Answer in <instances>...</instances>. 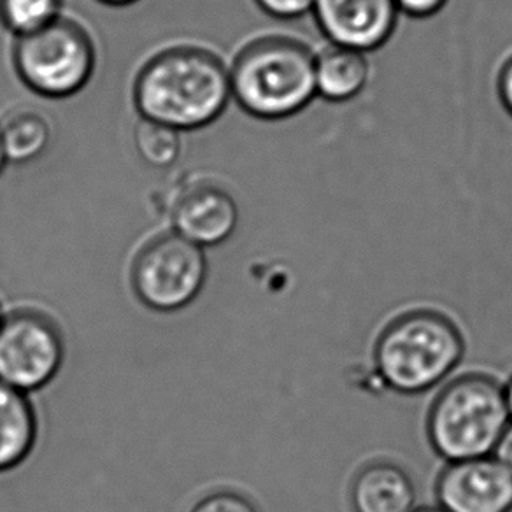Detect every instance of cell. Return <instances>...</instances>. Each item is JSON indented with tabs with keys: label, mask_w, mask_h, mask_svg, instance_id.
Segmentation results:
<instances>
[{
	"label": "cell",
	"mask_w": 512,
	"mask_h": 512,
	"mask_svg": "<svg viewBox=\"0 0 512 512\" xmlns=\"http://www.w3.org/2000/svg\"><path fill=\"white\" fill-rule=\"evenodd\" d=\"M204 249L176 232L157 235L132 264L130 283L137 300L155 313H178L192 306L207 281Z\"/></svg>",
	"instance_id": "cell-6"
},
{
	"label": "cell",
	"mask_w": 512,
	"mask_h": 512,
	"mask_svg": "<svg viewBox=\"0 0 512 512\" xmlns=\"http://www.w3.org/2000/svg\"><path fill=\"white\" fill-rule=\"evenodd\" d=\"M497 92L505 111L512 116V55L500 67L497 79Z\"/></svg>",
	"instance_id": "cell-20"
},
{
	"label": "cell",
	"mask_w": 512,
	"mask_h": 512,
	"mask_svg": "<svg viewBox=\"0 0 512 512\" xmlns=\"http://www.w3.org/2000/svg\"><path fill=\"white\" fill-rule=\"evenodd\" d=\"M39 421L27 393L0 381V474L20 467L36 448Z\"/></svg>",
	"instance_id": "cell-12"
},
{
	"label": "cell",
	"mask_w": 512,
	"mask_h": 512,
	"mask_svg": "<svg viewBox=\"0 0 512 512\" xmlns=\"http://www.w3.org/2000/svg\"><path fill=\"white\" fill-rule=\"evenodd\" d=\"M463 353L462 332L448 316L413 311L392 321L377 337L374 367L388 390L420 395L446 381Z\"/></svg>",
	"instance_id": "cell-3"
},
{
	"label": "cell",
	"mask_w": 512,
	"mask_h": 512,
	"mask_svg": "<svg viewBox=\"0 0 512 512\" xmlns=\"http://www.w3.org/2000/svg\"><path fill=\"white\" fill-rule=\"evenodd\" d=\"M311 13L330 44L363 53L392 39L400 15L395 0H314Z\"/></svg>",
	"instance_id": "cell-9"
},
{
	"label": "cell",
	"mask_w": 512,
	"mask_h": 512,
	"mask_svg": "<svg viewBox=\"0 0 512 512\" xmlns=\"http://www.w3.org/2000/svg\"><path fill=\"white\" fill-rule=\"evenodd\" d=\"M493 458L504 465L505 469L512 474V423L507 425L504 434L497 442V446L493 449Z\"/></svg>",
	"instance_id": "cell-21"
},
{
	"label": "cell",
	"mask_w": 512,
	"mask_h": 512,
	"mask_svg": "<svg viewBox=\"0 0 512 512\" xmlns=\"http://www.w3.org/2000/svg\"><path fill=\"white\" fill-rule=\"evenodd\" d=\"M134 139L137 153L146 164L157 169L171 167L181 153V132L162 123L141 120Z\"/></svg>",
	"instance_id": "cell-16"
},
{
	"label": "cell",
	"mask_w": 512,
	"mask_h": 512,
	"mask_svg": "<svg viewBox=\"0 0 512 512\" xmlns=\"http://www.w3.org/2000/svg\"><path fill=\"white\" fill-rule=\"evenodd\" d=\"M99 2L106 4V6H113V8H125V6L134 4L137 0H99Z\"/></svg>",
	"instance_id": "cell-23"
},
{
	"label": "cell",
	"mask_w": 512,
	"mask_h": 512,
	"mask_svg": "<svg viewBox=\"0 0 512 512\" xmlns=\"http://www.w3.org/2000/svg\"><path fill=\"white\" fill-rule=\"evenodd\" d=\"M509 423L502 384L484 374H465L432 402L428 442L446 463L491 456Z\"/></svg>",
	"instance_id": "cell-4"
},
{
	"label": "cell",
	"mask_w": 512,
	"mask_h": 512,
	"mask_svg": "<svg viewBox=\"0 0 512 512\" xmlns=\"http://www.w3.org/2000/svg\"><path fill=\"white\" fill-rule=\"evenodd\" d=\"M502 392H504L505 409L512 423V377L502 386Z\"/></svg>",
	"instance_id": "cell-22"
},
{
	"label": "cell",
	"mask_w": 512,
	"mask_h": 512,
	"mask_svg": "<svg viewBox=\"0 0 512 512\" xmlns=\"http://www.w3.org/2000/svg\"><path fill=\"white\" fill-rule=\"evenodd\" d=\"M414 512H446L439 505H435V507H416V511Z\"/></svg>",
	"instance_id": "cell-25"
},
{
	"label": "cell",
	"mask_w": 512,
	"mask_h": 512,
	"mask_svg": "<svg viewBox=\"0 0 512 512\" xmlns=\"http://www.w3.org/2000/svg\"><path fill=\"white\" fill-rule=\"evenodd\" d=\"M435 497L446 512H512V474L493 456L446 463Z\"/></svg>",
	"instance_id": "cell-8"
},
{
	"label": "cell",
	"mask_w": 512,
	"mask_h": 512,
	"mask_svg": "<svg viewBox=\"0 0 512 512\" xmlns=\"http://www.w3.org/2000/svg\"><path fill=\"white\" fill-rule=\"evenodd\" d=\"M314 64L316 55L299 39H256L235 57L230 69L232 99L258 120L292 118L318 97Z\"/></svg>",
	"instance_id": "cell-2"
},
{
	"label": "cell",
	"mask_w": 512,
	"mask_h": 512,
	"mask_svg": "<svg viewBox=\"0 0 512 512\" xmlns=\"http://www.w3.org/2000/svg\"><path fill=\"white\" fill-rule=\"evenodd\" d=\"M264 13L278 20H297L313 11L314 0H255Z\"/></svg>",
	"instance_id": "cell-18"
},
{
	"label": "cell",
	"mask_w": 512,
	"mask_h": 512,
	"mask_svg": "<svg viewBox=\"0 0 512 512\" xmlns=\"http://www.w3.org/2000/svg\"><path fill=\"white\" fill-rule=\"evenodd\" d=\"M95 46L86 30L65 18L16 37L13 62L23 85L46 99L81 92L95 71Z\"/></svg>",
	"instance_id": "cell-5"
},
{
	"label": "cell",
	"mask_w": 512,
	"mask_h": 512,
	"mask_svg": "<svg viewBox=\"0 0 512 512\" xmlns=\"http://www.w3.org/2000/svg\"><path fill=\"white\" fill-rule=\"evenodd\" d=\"M4 316H6V314L2 313V307H0V325H2V320H4Z\"/></svg>",
	"instance_id": "cell-26"
},
{
	"label": "cell",
	"mask_w": 512,
	"mask_h": 512,
	"mask_svg": "<svg viewBox=\"0 0 512 512\" xmlns=\"http://www.w3.org/2000/svg\"><path fill=\"white\" fill-rule=\"evenodd\" d=\"M65 360L62 330L48 314L16 309L0 325V381L20 392H39L58 376Z\"/></svg>",
	"instance_id": "cell-7"
},
{
	"label": "cell",
	"mask_w": 512,
	"mask_h": 512,
	"mask_svg": "<svg viewBox=\"0 0 512 512\" xmlns=\"http://www.w3.org/2000/svg\"><path fill=\"white\" fill-rule=\"evenodd\" d=\"M172 232L199 248H214L234 235L239 209L220 186L199 185L186 190L172 207Z\"/></svg>",
	"instance_id": "cell-10"
},
{
	"label": "cell",
	"mask_w": 512,
	"mask_h": 512,
	"mask_svg": "<svg viewBox=\"0 0 512 512\" xmlns=\"http://www.w3.org/2000/svg\"><path fill=\"white\" fill-rule=\"evenodd\" d=\"M316 93L328 102H349L365 90L369 83L370 65L367 53L330 44L316 55L314 64Z\"/></svg>",
	"instance_id": "cell-13"
},
{
	"label": "cell",
	"mask_w": 512,
	"mask_h": 512,
	"mask_svg": "<svg viewBox=\"0 0 512 512\" xmlns=\"http://www.w3.org/2000/svg\"><path fill=\"white\" fill-rule=\"evenodd\" d=\"M355 512H414L416 488L406 470L392 462L365 465L351 484Z\"/></svg>",
	"instance_id": "cell-11"
},
{
	"label": "cell",
	"mask_w": 512,
	"mask_h": 512,
	"mask_svg": "<svg viewBox=\"0 0 512 512\" xmlns=\"http://www.w3.org/2000/svg\"><path fill=\"white\" fill-rule=\"evenodd\" d=\"M8 164V160H6V155H4V148H2V137H0V174L4 171V167Z\"/></svg>",
	"instance_id": "cell-24"
},
{
	"label": "cell",
	"mask_w": 512,
	"mask_h": 512,
	"mask_svg": "<svg viewBox=\"0 0 512 512\" xmlns=\"http://www.w3.org/2000/svg\"><path fill=\"white\" fill-rule=\"evenodd\" d=\"M230 99V71L220 57L200 48L158 53L139 71L134 85V102L141 118L179 132L211 125Z\"/></svg>",
	"instance_id": "cell-1"
},
{
	"label": "cell",
	"mask_w": 512,
	"mask_h": 512,
	"mask_svg": "<svg viewBox=\"0 0 512 512\" xmlns=\"http://www.w3.org/2000/svg\"><path fill=\"white\" fill-rule=\"evenodd\" d=\"M0 137L8 162L30 164L48 148L51 127L39 113L16 111L0 123Z\"/></svg>",
	"instance_id": "cell-14"
},
{
	"label": "cell",
	"mask_w": 512,
	"mask_h": 512,
	"mask_svg": "<svg viewBox=\"0 0 512 512\" xmlns=\"http://www.w3.org/2000/svg\"><path fill=\"white\" fill-rule=\"evenodd\" d=\"M62 0H0V23L16 37L29 36L60 18Z\"/></svg>",
	"instance_id": "cell-15"
},
{
	"label": "cell",
	"mask_w": 512,
	"mask_h": 512,
	"mask_svg": "<svg viewBox=\"0 0 512 512\" xmlns=\"http://www.w3.org/2000/svg\"><path fill=\"white\" fill-rule=\"evenodd\" d=\"M400 13L411 18H430L448 4V0H395Z\"/></svg>",
	"instance_id": "cell-19"
},
{
	"label": "cell",
	"mask_w": 512,
	"mask_h": 512,
	"mask_svg": "<svg viewBox=\"0 0 512 512\" xmlns=\"http://www.w3.org/2000/svg\"><path fill=\"white\" fill-rule=\"evenodd\" d=\"M190 512H258L251 498L239 491L216 490L207 493Z\"/></svg>",
	"instance_id": "cell-17"
}]
</instances>
